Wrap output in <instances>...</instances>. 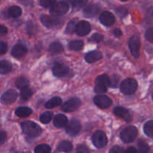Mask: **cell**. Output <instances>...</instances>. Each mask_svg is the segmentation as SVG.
Masks as SVG:
<instances>
[{"label": "cell", "mask_w": 153, "mask_h": 153, "mask_svg": "<svg viewBox=\"0 0 153 153\" xmlns=\"http://www.w3.org/2000/svg\"><path fill=\"white\" fill-rule=\"evenodd\" d=\"M22 130L25 135L30 137H37L41 134L42 129L37 123L31 121H25L21 124Z\"/></svg>", "instance_id": "obj_1"}, {"label": "cell", "mask_w": 153, "mask_h": 153, "mask_svg": "<svg viewBox=\"0 0 153 153\" xmlns=\"http://www.w3.org/2000/svg\"><path fill=\"white\" fill-rule=\"evenodd\" d=\"M108 86H110V78L108 75L102 74L97 77L94 90L98 94H102L107 91Z\"/></svg>", "instance_id": "obj_2"}, {"label": "cell", "mask_w": 153, "mask_h": 153, "mask_svg": "<svg viewBox=\"0 0 153 153\" xmlns=\"http://www.w3.org/2000/svg\"><path fill=\"white\" fill-rule=\"evenodd\" d=\"M137 136V129L134 126H128L121 131L120 138L126 143L133 142Z\"/></svg>", "instance_id": "obj_3"}, {"label": "cell", "mask_w": 153, "mask_h": 153, "mask_svg": "<svg viewBox=\"0 0 153 153\" xmlns=\"http://www.w3.org/2000/svg\"><path fill=\"white\" fill-rule=\"evenodd\" d=\"M137 82L135 80L128 78L122 82L120 86V90L123 94H131L137 90Z\"/></svg>", "instance_id": "obj_4"}, {"label": "cell", "mask_w": 153, "mask_h": 153, "mask_svg": "<svg viewBox=\"0 0 153 153\" xmlns=\"http://www.w3.org/2000/svg\"><path fill=\"white\" fill-rule=\"evenodd\" d=\"M69 10V5L65 2H59L51 7L50 14L52 16H60L65 14Z\"/></svg>", "instance_id": "obj_5"}, {"label": "cell", "mask_w": 153, "mask_h": 153, "mask_svg": "<svg viewBox=\"0 0 153 153\" xmlns=\"http://www.w3.org/2000/svg\"><path fill=\"white\" fill-rule=\"evenodd\" d=\"M93 143L97 148H102L107 145L108 139L106 134L102 130H97L92 136Z\"/></svg>", "instance_id": "obj_6"}, {"label": "cell", "mask_w": 153, "mask_h": 153, "mask_svg": "<svg viewBox=\"0 0 153 153\" xmlns=\"http://www.w3.org/2000/svg\"><path fill=\"white\" fill-rule=\"evenodd\" d=\"M128 46H129V49L133 56L135 58H138L140 56V43L139 38L137 35H133L130 38Z\"/></svg>", "instance_id": "obj_7"}, {"label": "cell", "mask_w": 153, "mask_h": 153, "mask_svg": "<svg viewBox=\"0 0 153 153\" xmlns=\"http://www.w3.org/2000/svg\"><path fill=\"white\" fill-rule=\"evenodd\" d=\"M80 105L81 100L77 98H73L64 103L61 106V110L64 112H73L76 111L80 106Z\"/></svg>", "instance_id": "obj_8"}, {"label": "cell", "mask_w": 153, "mask_h": 153, "mask_svg": "<svg viewBox=\"0 0 153 153\" xmlns=\"http://www.w3.org/2000/svg\"><path fill=\"white\" fill-rule=\"evenodd\" d=\"M40 20L45 26L49 28L58 26L59 24L62 22V20L60 18L56 17L55 16H47V15H43L40 18Z\"/></svg>", "instance_id": "obj_9"}, {"label": "cell", "mask_w": 153, "mask_h": 153, "mask_svg": "<svg viewBox=\"0 0 153 153\" xmlns=\"http://www.w3.org/2000/svg\"><path fill=\"white\" fill-rule=\"evenodd\" d=\"M81 128H82V125H81V123L79 122V121L73 118L67 125L66 131L69 135L74 136L79 133V131L81 130Z\"/></svg>", "instance_id": "obj_10"}, {"label": "cell", "mask_w": 153, "mask_h": 153, "mask_svg": "<svg viewBox=\"0 0 153 153\" xmlns=\"http://www.w3.org/2000/svg\"><path fill=\"white\" fill-rule=\"evenodd\" d=\"M94 102L97 106L102 109L109 107L112 104L111 99L106 95H97L94 98Z\"/></svg>", "instance_id": "obj_11"}, {"label": "cell", "mask_w": 153, "mask_h": 153, "mask_svg": "<svg viewBox=\"0 0 153 153\" xmlns=\"http://www.w3.org/2000/svg\"><path fill=\"white\" fill-rule=\"evenodd\" d=\"M18 94L15 90L10 89L4 92L1 97V102L3 104H10L13 103L17 98Z\"/></svg>", "instance_id": "obj_12"}, {"label": "cell", "mask_w": 153, "mask_h": 153, "mask_svg": "<svg viewBox=\"0 0 153 153\" xmlns=\"http://www.w3.org/2000/svg\"><path fill=\"white\" fill-rule=\"evenodd\" d=\"M91 24L85 20H82L79 22L76 25V32L79 36H85L91 32Z\"/></svg>", "instance_id": "obj_13"}, {"label": "cell", "mask_w": 153, "mask_h": 153, "mask_svg": "<svg viewBox=\"0 0 153 153\" xmlns=\"http://www.w3.org/2000/svg\"><path fill=\"white\" fill-rule=\"evenodd\" d=\"M114 112L115 115L122 118L123 119H124L127 122H131L132 116H131V112L128 110L122 107V106H117L114 110Z\"/></svg>", "instance_id": "obj_14"}, {"label": "cell", "mask_w": 153, "mask_h": 153, "mask_svg": "<svg viewBox=\"0 0 153 153\" xmlns=\"http://www.w3.org/2000/svg\"><path fill=\"white\" fill-rule=\"evenodd\" d=\"M53 74L58 77H63L69 72L68 66L64 64H56L52 68Z\"/></svg>", "instance_id": "obj_15"}, {"label": "cell", "mask_w": 153, "mask_h": 153, "mask_svg": "<svg viewBox=\"0 0 153 153\" xmlns=\"http://www.w3.org/2000/svg\"><path fill=\"white\" fill-rule=\"evenodd\" d=\"M100 21L106 26H111L115 22V16L109 11H105L100 15Z\"/></svg>", "instance_id": "obj_16"}, {"label": "cell", "mask_w": 153, "mask_h": 153, "mask_svg": "<svg viewBox=\"0 0 153 153\" xmlns=\"http://www.w3.org/2000/svg\"><path fill=\"white\" fill-rule=\"evenodd\" d=\"M27 47L25 45L22 44H17L13 47L11 50V54L15 58H21L27 53Z\"/></svg>", "instance_id": "obj_17"}, {"label": "cell", "mask_w": 153, "mask_h": 153, "mask_svg": "<svg viewBox=\"0 0 153 153\" xmlns=\"http://www.w3.org/2000/svg\"><path fill=\"white\" fill-rule=\"evenodd\" d=\"M100 12V7L97 4H91L88 5V7L85 8L84 10L83 14L86 17H94L97 16Z\"/></svg>", "instance_id": "obj_18"}, {"label": "cell", "mask_w": 153, "mask_h": 153, "mask_svg": "<svg viewBox=\"0 0 153 153\" xmlns=\"http://www.w3.org/2000/svg\"><path fill=\"white\" fill-rule=\"evenodd\" d=\"M102 54L101 52L97 50H94L88 52V53L85 56V60H86L87 62L93 63L100 60V58H102Z\"/></svg>", "instance_id": "obj_19"}, {"label": "cell", "mask_w": 153, "mask_h": 153, "mask_svg": "<svg viewBox=\"0 0 153 153\" xmlns=\"http://www.w3.org/2000/svg\"><path fill=\"white\" fill-rule=\"evenodd\" d=\"M68 122V120L66 116L63 114H58L54 118V124L57 128H63Z\"/></svg>", "instance_id": "obj_20"}, {"label": "cell", "mask_w": 153, "mask_h": 153, "mask_svg": "<svg viewBox=\"0 0 153 153\" xmlns=\"http://www.w3.org/2000/svg\"><path fill=\"white\" fill-rule=\"evenodd\" d=\"M15 113L17 116L21 117V118H25L28 117V116L32 113V110L27 106H19L15 111Z\"/></svg>", "instance_id": "obj_21"}, {"label": "cell", "mask_w": 153, "mask_h": 153, "mask_svg": "<svg viewBox=\"0 0 153 153\" xmlns=\"http://www.w3.org/2000/svg\"><path fill=\"white\" fill-rule=\"evenodd\" d=\"M58 151L60 152H70L73 149V144L71 142L67 140L62 141L58 144V147H57Z\"/></svg>", "instance_id": "obj_22"}, {"label": "cell", "mask_w": 153, "mask_h": 153, "mask_svg": "<svg viewBox=\"0 0 153 153\" xmlns=\"http://www.w3.org/2000/svg\"><path fill=\"white\" fill-rule=\"evenodd\" d=\"M7 14L13 18L19 17L22 14V9L19 6H12L7 10Z\"/></svg>", "instance_id": "obj_23"}, {"label": "cell", "mask_w": 153, "mask_h": 153, "mask_svg": "<svg viewBox=\"0 0 153 153\" xmlns=\"http://www.w3.org/2000/svg\"><path fill=\"white\" fill-rule=\"evenodd\" d=\"M12 66L10 63L7 61H0V74H6L11 70Z\"/></svg>", "instance_id": "obj_24"}, {"label": "cell", "mask_w": 153, "mask_h": 153, "mask_svg": "<svg viewBox=\"0 0 153 153\" xmlns=\"http://www.w3.org/2000/svg\"><path fill=\"white\" fill-rule=\"evenodd\" d=\"M63 50H64V47H63L62 44H60L59 42H53L49 46V51L53 54L60 53Z\"/></svg>", "instance_id": "obj_25"}, {"label": "cell", "mask_w": 153, "mask_h": 153, "mask_svg": "<svg viewBox=\"0 0 153 153\" xmlns=\"http://www.w3.org/2000/svg\"><path fill=\"white\" fill-rule=\"evenodd\" d=\"M61 102H62V100H61L60 98H52V99H50V100H49L46 102V104H45V106H46V108L51 109V108H54L55 107V106H59V105H61Z\"/></svg>", "instance_id": "obj_26"}, {"label": "cell", "mask_w": 153, "mask_h": 153, "mask_svg": "<svg viewBox=\"0 0 153 153\" xmlns=\"http://www.w3.org/2000/svg\"><path fill=\"white\" fill-rule=\"evenodd\" d=\"M83 41L80 40H73V41L70 42V44H69V47H70V50H81L83 48Z\"/></svg>", "instance_id": "obj_27"}, {"label": "cell", "mask_w": 153, "mask_h": 153, "mask_svg": "<svg viewBox=\"0 0 153 153\" xmlns=\"http://www.w3.org/2000/svg\"><path fill=\"white\" fill-rule=\"evenodd\" d=\"M35 153H51V147L46 144H40L34 148Z\"/></svg>", "instance_id": "obj_28"}, {"label": "cell", "mask_w": 153, "mask_h": 153, "mask_svg": "<svg viewBox=\"0 0 153 153\" xmlns=\"http://www.w3.org/2000/svg\"><path fill=\"white\" fill-rule=\"evenodd\" d=\"M33 92L31 88H28L27 87L22 88L20 92L21 99L23 100H27L32 96Z\"/></svg>", "instance_id": "obj_29"}, {"label": "cell", "mask_w": 153, "mask_h": 153, "mask_svg": "<svg viewBox=\"0 0 153 153\" xmlns=\"http://www.w3.org/2000/svg\"><path fill=\"white\" fill-rule=\"evenodd\" d=\"M15 84H16V86L18 88H23L27 87V86L28 85V80L24 76H19L17 79L16 80V82H15Z\"/></svg>", "instance_id": "obj_30"}, {"label": "cell", "mask_w": 153, "mask_h": 153, "mask_svg": "<svg viewBox=\"0 0 153 153\" xmlns=\"http://www.w3.org/2000/svg\"><path fill=\"white\" fill-rule=\"evenodd\" d=\"M143 130H144L145 134H146L148 136H149V137H152L153 136V121L152 120H150V121L147 122L144 124Z\"/></svg>", "instance_id": "obj_31"}, {"label": "cell", "mask_w": 153, "mask_h": 153, "mask_svg": "<svg viewBox=\"0 0 153 153\" xmlns=\"http://www.w3.org/2000/svg\"><path fill=\"white\" fill-rule=\"evenodd\" d=\"M77 20L74 19L73 20L70 21V22L67 25V28H66L65 32L67 34H73V33L76 32V25H77Z\"/></svg>", "instance_id": "obj_32"}, {"label": "cell", "mask_w": 153, "mask_h": 153, "mask_svg": "<svg viewBox=\"0 0 153 153\" xmlns=\"http://www.w3.org/2000/svg\"><path fill=\"white\" fill-rule=\"evenodd\" d=\"M52 116H53V113L52 112H43V114H41L40 116V120L42 123H44V124H47L49 122L52 120Z\"/></svg>", "instance_id": "obj_33"}, {"label": "cell", "mask_w": 153, "mask_h": 153, "mask_svg": "<svg viewBox=\"0 0 153 153\" xmlns=\"http://www.w3.org/2000/svg\"><path fill=\"white\" fill-rule=\"evenodd\" d=\"M88 0H72V5L74 8L79 9L88 3Z\"/></svg>", "instance_id": "obj_34"}, {"label": "cell", "mask_w": 153, "mask_h": 153, "mask_svg": "<svg viewBox=\"0 0 153 153\" xmlns=\"http://www.w3.org/2000/svg\"><path fill=\"white\" fill-rule=\"evenodd\" d=\"M138 150L139 153H148L149 152V146H148L144 141H139Z\"/></svg>", "instance_id": "obj_35"}, {"label": "cell", "mask_w": 153, "mask_h": 153, "mask_svg": "<svg viewBox=\"0 0 153 153\" xmlns=\"http://www.w3.org/2000/svg\"><path fill=\"white\" fill-rule=\"evenodd\" d=\"M40 3L43 7L49 8L55 4L56 3V0H40Z\"/></svg>", "instance_id": "obj_36"}, {"label": "cell", "mask_w": 153, "mask_h": 153, "mask_svg": "<svg viewBox=\"0 0 153 153\" xmlns=\"http://www.w3.org/2000/svg\"><path fill=\"white\" fill-rule=\"evenodd\" d=\"M103 39V35L102 34H99V33H95L93 34L91 38H90L89 40L90 41H94L99 43V42L102 41Z\"/></svg>", "instance_id": "obj_37"}, {"label": "cell", "mask_w": 153, "mask_h": 153, "mask_svg": "<svg viewBox=\"0 0 153 153\" xmlns=\"http://www.w3.org/2000/svg\"><path fill=\"white\" fill-rule=\"evenodd\" d=\"M116 12H117V14L120 18L124 17V16L127 14V13H128V11H127L126 9L124 8H122V7L119 8L117 9Z\"/></svg>", "instance_id": "obj_38"}, {"label": "cell", "mask_w": 153, "mask_h": 153, "mask_svg": "<svg viewBox=\"0 0 153 153\" xmlns=\"http://www.w3.org/2000/svg\"><path fill=\"white\" fill-rule=\"evenodd\" d=\"M76 153H90V151L85 145H80L77 147Z\"/></svg>", "instance_id": "obj_39"}, {"label": "cell", "mask_w": 153, "mask_h": 153, "mask_svg": "<svg viewBox=\"0 0 153 153\" xmlns=\"http://www.w3.org/2000/svg\"><path fill=\"white\" fill-rule=\"evenodd\" d=\"M123 148L122 147L119 146H115L112 147L110 150V153H124Z\"/></svg>", "instance_id": "obj_40"}, {"label": "cell", "mask_w": 153, "mask_h": 153, "mask_svg": "<svg viewBox=\"0 0 153 153\" xmlns=\"http://www.w3.org/2000/svg\"><path fill=\"white\" fill-rule=\"evenodd\" d=\"M119 77L117 75H113L111 76V79H110V86L116 87L118 84Z\"/></svg>", "instance_id": "obj_41"}, {"label": "cell", "mask_w": 153, "mask_h": 153, "mask_svg": "<svg viewBox=\"0 0 153 153\" xmlns=\"http://www.w3.org/2000/svg\"><path fill=\"white\" fill-rule=\"evenodd\" d=\"M146 38L147 39V40L149 41L152 42L153 41V29L152 28H149V29H147V31L146 32Z\"/></svg>", "instance_id": "obj_42"}, {"label": "cell", "mask_w": 153, "mask_h": 153, "mask_svg": "<svg viewBox=\"0 0 153 153\" xmlns=\"http://www.w3.org/2000/svg\"><path fill=\"white\" fill-rule=\"evenodd\" d=\"M36 31V27L34 26V24L31 22H28V24L27 25V32H28L29 34H34Z\"/></svg>", "instance_id": "obj_43"}, {"label": "cell", "mask_w": 153, "mask_h": 153, "mask_svg": "<svg viewBox=\"0 0 153 153\" xmlns=\"http://www.w3.org/2000/svg\"><path fill=\"white\" fill-rule=\"evenodd\" d=\"M7 50V46L4 42L0 41V55L5 53Z\"/></svg>", "instance_id": "obj_44"}, {"label": "cell", "mask_w": 153, "mask_h": 153, "mask_svg": "<svg viewBox=\"0 0 153 153\" xmlns=\"http://www.w3.org/2000/svg\"><path fill=\"white\" fill-rule=\"evenodd\" d=\"M6 133L4 131H0V146L6 140Z\"/></svg>", "instance_id": "obj_45"}, {"label": "cell", "mask_w": 153, "mask_h": 153, "mask_svg": "<svg viewBox=\"0 0 153 153\" xmlns=\"http://www.w3.org/2000/svg\"><path fill=\"white\" fill-rule=\"evenodd\" d=\"M7 29L4 26L0 25V37L7 34Z\"/></svg>", "instance_id": "obj_46"}, {"label": "cell", "mask_w": 153, "mask_h": 153, "mask_svg": "<svg viewBox=\"0 0 153 153\" xmlns=\"http://www.w3.org/2000/svg\"><path fill=\"white\" fill-rule=\"evenodd\" d=\"M114 34L116 37H120L123 34L122 31H121L120 28H115V29L114 30Z\"/></svg>", "instance_id": "obj_47"}, {"label": "cell", "mask_w": 153, "mask_h": 153, "mask_svg": "<svg viewBox=\"0 0 153 153\" xmlns=\"http://www.w3.org/2000/svg\"><path fill=\"white\" fill-rule=\"evenodd\" d=\"M124 153H137V152L134 147L131 146V147H129V148H127L126 151Z\"/></svg>", "instance_id": "obj_48"}, {"label": "cell", "mask_w": 153, "mask_h": 153, "mask_svg": "<svg viewBox=\"0 0 153 153\" xmlns=\"http://www.w3.org/2000/svg\"><path fill=\"white\" fill-rule=\"evenodd\" d=\"M121 1H122V2H127L128 0H121Z\"/></svg>", "instance_id": "obj_49"}]
</instances>
